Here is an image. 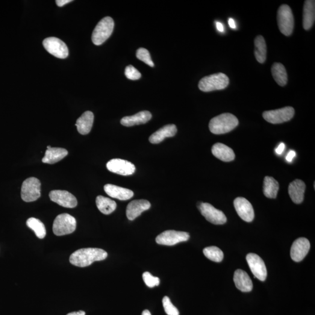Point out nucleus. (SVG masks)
I'll return each instance as SVG.
<instances>
[{
	"label": "nucleus",
	"instance_id": "obj_1",
	"mask_svg": "<svg viewBox=\"0 0 315 315\" xmlns=\"http://www.w3.org/2000/svg\"><path fill=\"white\" fill-rule=\"evenodd\" d=\"M108 257L107 252L99 248H84L78 250L70 257V262L74 266L85 267L94 261L105 260Z\"/></svg>",
	"mask_w": 315,
	"mask_h": 315
},
{
	"label": "nucleus",
	"instance_id": "obj_2",
	"mask_svg": "<svg viewBox=\"0 0 315 315\" xmlns=\"http://www.w3.org/2000/svg\"><path fill=\"white\" fill-rule=\"evenodd\" d=\"M239 121L236 116L231 113H223L214 117L209 123V129L212 133L223 134L236 128Z\"/></svg>",
	"mask_w": 315,
	"mask_h": 315
},
{
	"label": "nucleus",
	"instance_id": "obj_3",
	"mask_svg": "<svg viewBox=\"0 0 315 315\" xmlns=\"http://www.w3.org/2000/svg\"><path fill=\"white\" fill-rule=\"evenodd\" d=\"M229 79L222 73L204 76L199 81V88L203 92L208 93L225 89L228 87Z\"/></svg>",
	"mask_w": 315,
	"mask_h": 315
},
{
	"label": "nucleus",
	"instance_id": "obj_4",
	"mask_svg": "<svg viewBox=\"0 0 315 315\" xmlns=\"http://www.w3.org/2000/svg\"><path fill=\"white\" fill-rule=\"evenodd\" d=\"M114 26V20L110 17H106L100 20L92 35L94 45L99 46L104 43L112 34Z\"/></svg>",
	"mask_w": 315,
	"mask_h": 315
},
{
	"label": "nucleus",
	"instance_id": "obj_5",
	"mask_svg": "<svg viewBox=\"0 0 315 315\" xmlns=\"http://www.w3.org/2000/svg\"><path fill=\"white\" fill-rule=\"evenodd\" d=\"M76 226L75 218L69 214H61L56 218L53 231L57 236H63L74 232Z\"/></svg>",
	"mask_w": 315,
	"mask_h": 315
},
{
	"label": "nucleus",
	"instance_id": "obj_6",
	"mask_svg": "<svg viewBox=\"0 0 315 315\" xmlns=\"http://www.w3.org/2000/svg\"><path fill=\"white\" fill-rule=\"evenodd\" d=\"M278 28L285 36L289 37L292 34L294 27V19L292 10L289 6L282 5L279 7L278 13Z\"/></svg>",
	"mask_w": 315,
	"mask_h": 315
},
{
	"label": "nucleus",
	"instance_id": "obj_7",
	"mask_svg": "<svg viewBox=\"0 0 315 315\" xmlns=\"http://www.w3.org/2000/svg\"><path fill=\"white\" fill-rule=\"evenodd\" d=\"M41 184L39 179L30 178L23 182L21 187V198L25 202L36 201L40 197Z\"/></svg>",
	"mask_w": 315,
	"mask_h": 315
},
{
	"label": "nucleus",
	"instance_id": "obj_8",
	"mask_svg": "<svg viewBox=\"0 0 315 315\" xmlns=\"http://www.w3.org/2000/svg\"><path fill=\"white\" fill-rule=\"evenodd\" d=\"M295 114L293 107H287L279 110L264 111L263 117L266 121L272 124H279L290 121Z\"/></svg>",
	"mask_w": 315,
	"mask_h": 315
},
{
	"label": "nucleus",
	"instance_id": "obj_9",
	"mask_svg": "<svg viewBox=\"0 0 315 315\" xmlns=\"http://www.w3.org/2000/svg\"><path fill=\"white\" fill-rule=\"evenodd\" d=\"M198 208L202 216H204L208 222L213 224H224L227 220L222 211L218 210L209 203H201L198 205Z\"/></svg>",
	"mask_w": 315,
	"mask_h": 315
},
{
	"label": "nucleus",
	"instance_id": "obj_10",
	"mask_svg": "<svg viewBox=\"0 0 315 315\" xmlns=\"http://www.w3.org/2000/svg\"><path fill=\"white\" fill-rule=\"evenodd\" d=\"M187 232L168 230L164 231L156 238V242L159 245L173 246L189 240Z\"/></svg>",
	"mask_w": 315,
	"mask_h": 315
},
{
	"label": "nucleus",
	"instance_id": "obj_11",
	"mask_svg": "<svg viewBox=\"0 0 315 315\" xmlns=\"http://www.w3.org/2000/svg\"><path fill=\"white\" fill-rule=\"evenodd\" d=\"M43 45L50 54L58 58H66L69 56V49L66 43L57 37L46 38L43 40Z\"/></svg>",
	"mask_w": 315,
	"mask_h": 315
},
{
	"label": "nucleus",
	"instance_id": "obj_12",
	"mask_svg": "<svg viewBox=\"0 0 315 315\" xmlns=\"http://www.w3.org/2000/svg\"><path fill=\"white\" fill-rule=\"evenodd\" d=\"M246 260L255 278L261 281H265L267 278V272L263 259L255 253H249L246 256Z\"/></svg>",
	"mask_w": 315,
	"mask_h": 315
},
{
	"label": "nucleus",
	"instance_id": "obj_13",
	"mask_svg": "<svg viewBox=\"0 0 315 315\" xmlns=\"http://www.w3.org/2000/svg\"><path fill=\"white\" fill-rule=\"evenodd\" d=\"M107 167L110 172L123 176L132 175L135 170L134 164L122 159H113L108 162Z\"/></svg>",
	"mask_w": 315,
	"mask_h": 315
},
{
	"label": "nucleus",
	"instance_id": "obj_14",
	"mask_svg": "<svg viewBox=\"0 0 315 315\" xmlns=\"http://www.w3.org/2000/svg\"><path fill=\"white\" fill-rule=\"evenodd\" d=\"M49 197L52 202L64 207L73 208L77 205L75 197L66 190H53L49 193Z\"/></svg>",
	"mask_w": 315,
	"mask_h": 315
},
{
	"label": "nucleus",
	"instance_id": "obj_15",
	"mask_svg": "<svg viewBox=\"0 0 315 315\" xmlns=\"http://www.w3.org/2000/svg\"><path fill=\"white\" fill-rule=\"evenodd\" d=\"M234 207L238 216L246 222H251L255 217L251 203L243 197H238L234 200Z\"/></svg>",
	"mask_w": 315,
	"mask_h": 315
},
{
	"label": "nucleus",
	"instance_id": "obj_16",
	"mask_svg": "<svg viewBox=\"0 0 315 315\" xmlns=\"http://www.w3.org/2000/svg\"><path fill=\"white\" fill-rule=\"evenodd\" d=\"M310 242L307 238H299L294 241L291 248V257L294 261L299 262L307 255L310 249Z\"/></svg>",
	"mask_w": 315,
	"mask_h": 315
},
{
	"label": "nucleus",
	"instance_id": "obj_17",
	"mask_svg": "<svg viewBox=\"0 0 315 315\" xmlns=\"http://www.w3.org/2000/svg\"><path fill=\"white\" fill-rule=\"evenodd\" d=\"M151 204L146 200H133L127 207V217L129 220H134L140 216L143 212L149 210Z\"/></svg>",
	"mask_w": 315,
	"mask_h": 315
},
{
	"label": "nucleus",
	"instance_id": "obj_18",
	"mask_svg": "<svg viewBox=\"0 0 315 315\" xmlns=\"http://www.w3.org/2000/svg\"><path fill=\"white\" fill-rule=\"evenodd\" d=\"M234 281L238 289L242 292H251L253 289L252 279L245 271L241 269L235 271Z\"/></svg>",
	"mask_w": 315,
	"mask_h": 315
},
{
	"label": "nucleus",
	"instance_id": "obj_19",
	"mask_svg": "<svg viewBox=\"0 0 315 315\" xmlns=\"http://www.w3.org/2000/svg\"><path fill=\"white\" fill-rule=\"evenodd\" d=\"M305 188L304 182L299 179H296L290 184L288 186V193L294 203L301 204L303 202Z\"/></svg>",
	"mask_w": 315,
	"mask_h": 315
},
{
	"label": "nucleus",
	"instance_id": "obj_20",
	"mask_svg": "<svg viewBox=\"0 0 315 315\" xmlns=\"http://www.w3.org/2000/svg\"><path fill=\"white\" fill-rule=\"evenodd\" d=\"M104 190L108 196L120 200H128L134 196L133 191L131 190L114 185H105Z\"/></svg>",
	"mask_w": 315,
	"mask_h": 315
},
{
	"label": "nucleus",
	"instance_id": "obj_21",
	"mask_svg": "<svg viewBox=\"0 0 315 315\" xmlns=\"http://www.w3.org/2000/svg\"><path fill=\"white\" fill-rule=\"evenodd\" d=\"M152 118V114L148 111H140L134 115L126 116L122 119L121 124L126 127L145 124Z\"/></svg>",
	"mask_w": 315,
	"mask_h": 315
},
{
	"label": "nucleus",
	"instance_id": "obj_22",
	"mask_svg": "<svg viewBox=\"0 0 315 315\" xmlns=\"http://www.w3.org/2000/svg\"><path fill=\"white\" fill-rule=\"evenodd\" d=\"M69 154L67 150L56 147H47L45 157L42 159V162L45 164H54L63 160Z\"/></svg>",
	"mask_w": 315,
	"mask_h": 315
},
{
	"label": "nucleus",
	"instance_id": "obj_23",
	"mask_svg": "<svg viewBox=\"0 0 315 315\" xmlns=\"http://www.w3.org/2000/svg\"><path fill=\"white\" fill-rule=\"evenodd\" d=\"M177 132V128L175 125H167L154 132L149 138V142L152 144H159L165 138L174 136Z\"/></svg>",
	"mask_w": 315,
	"mask_h": 315
},
{
	"label": "nucleus",
	"instance_id": "obj_24",
	"mask_svg": "<svg viewBox=\"0 0 315 315\" xmlns=\"http://www.w3.org/2000/svg\"><path fill=\"white\" fill-rule=\"evenodd\" d=\"M315 19V1L307 0L304 2L303 12V27L306 31L310 30Z\"/></svg>",
	"mask_w": 315,
	"mask_h": 315
},
{
	"label": "nucleus",
	"instance_id": "obj_25",
	"mask_svg": "<svg viewBox=\"0 0 315 315\" xmlns=\"http://www.w3.org/2000/svg\"><path fill=\"white\" fill-rule=\"evenodd\" d=\"M211 151L215 157L223 162L233 161L235 157L233 150L222 143L215 144Z\"/></svg>",
	"mask_w": 315,
	"mask_h": 315
},
{
	"label": "nucleus",
	"instance_id": "obj_26",
	"mask_svg": "<svg viewBox=\"0 0 315 315\" xmlns=\"http://www.w3.org/2000/svg\"><path fill=\"white\" fill-rule=\"evenodd\" d=\"M94 119L93 113L92 111H85L76 120L75 126L77 128V130L82 135H86L90 133L92 129Z\"/></svg>",
	"mask_w": 315,
	"mask_h": 315
},
{
	"label": "nucleus",
	"instance_id": "obj_27",
	"mask_svg": "<svg viewBox=\"0 0 315 315\" xmlns=\"http://www.w3.org/2000/svg\"><path fill=\"white\" fill-rule=\"evenodd\" d=\"M96 204L99 210L105 215L112 213L117 207L115 202L102 196H98L96 197Z\"/></svg>",
	"mask_w": 315,
	"mask_h": 315
},
{
	"label": "nucleus",
	"instance_id": "obj_28",
	"mask_svg": "<svg viewBox=\"0 0 315 315\" xmlns=\"http://www.w3.org/2000/svg\"><path fill=\"white\" fill-rule=\"evenodd\" d=\"M272 73L274 79L281 87L285 86L288 81L286 70L281 63H274L272 67Z\"/></svg>",
	"mask_w": 315,
	"mask_h": 315
},
{
	"label": "nucleus",
	"instance_id": "obj_29",
	"mask_svg": "<svg viewBox=\"0 0 315 315\" xmlns=\"http://www.w3.org/2000/svg\"><path fill=\"white\" fill-rule=\"evenodd\" d=\"M279 190V184L275 179L266 176L264 179L263 193L264 196L270 199L276 198Z\"/></svg>",
	"mask_w": 315,
	"mask_h": 315
},
{
	"label": "nucleus",
	"instance_id": "obj_30",
	"mask_svg": "<svg viewBox=\"0 0 315 315\" xmlns=\"http://www.w3.org/2000/svg\"><path fill=\"white\" fill-rule=\"evenodd\" d=\"M267 46L264 37L258 36L255 39V56L256 60L264 63L266 60Z\"/></svg>",
	"mask_w": 315,
	"mask_h": 315
},
{
	"label": "nucleus",
	"instance_id": "obj_31",
	"mask_svg": "<svg viewBox=\"0 0 315 315\" xmlns=\"http://www.w3.org/2000/svg\"><path fill=\"white\" fill-rule=\"evenodd\" d=\"M26 225L34 231L37 238L43 239L45 237L46 235L45 226L39 220L34 217L30 218L26 222Z\"/></svg>",
	"mask_w": 315,
	"mask_h": 315
},
{
	"label": "nucleus",
	"instance_id": "obj_32",
	"mask_svg": "<svg viewBox=\"0 0 315 315\" xmlns=\"http://www.w3.org/2000/svg\"><path fill=\"white\" fill-rule=\"evenodd\" d=\"M203 253L206 258L215 262H221L223 260V253L222 250L217 246L207 247L203 250Z\"/></svg>",
	"mask_w": 315,
	"mask_h": 315
},
{
	"label": "nucleus",
	"instance_id": "obj_33",
	"mask_svg": "<svg viewBox=\"0 0 315 315\" xmlns=\"http://www.w3.org/2000/svg\"><path fill=\"white\" fill-rule=\"evenodd\" d=\"M136 57L138 59L143 61L149 66L153 67L154 66V64L151 59V56H150L149 52L148 50L145 48H139L137 50L136 52Z\"/></svg>",
	"mask_w": 315,
	"mask_h": 315
},
{
	"label": "nucleus",
	"instance_id": "obj_34",
	"mask_svg": "<svg viewBox=\"0 0 315 315\" xmlns=\"http://www.w3.org/2000/svg\"><path fill=\"white\" fill-rule=\"evenodd\" d=\"M163 304L165 312L167 315H179L178 309L173 305L168 296L164 297Z\"/></svg>",
	"mask_w": 315,
	"mask_h": 315
},
{
	"label": "nucleus",
	"instance_id": "obj_35",
	"mask_svg": "<svg viewBox=\"0 0 315 315\" xmlns=\"http://www.w3.org/2000/svg\"><path fill=\"white\" fill-rule=\"evenodd\" d=\"M143 278L144 282L149 288H153L155 286H158L160 284V280L158 278L153 276L151 273L149 272H145L143 273Z\"/></svg>",
	"mask_w": 315,
	"mask_h": 315
},
{
	"label": "nucleus",
	"instance_id": "obj_36",
	"mask_svg": "<svg viewBox=\"0 0 315 315\" xmlns=\"http://www.w3.org/2000/svg\"><path fill=\"white\" fill-rule=\"evenodd\" d=\"M125 75L126 77L131 80H137L141 78V74L135 68L131 65L127 66L125 69Z\"/></svg>",
	"mask_w": 315,
	"mask_h": 315
},
{
	"label": "nucleus",
	"instance_id": "obj_37",
	"mask_svg": "<svg viewBox=\"0 0 315 315\" xmlns=\"http://www.w3.org/2000/svg\"><path fill=\"white\" fill-rule=\"evenodd\" d=\"M296 152L291 150V151L288 152V154L286 156V160L289 163L292 162L293 158L296 157Z\"/></svg>",
	"mask_w": 315,
	"mask_h": 315
},
{
	"label": "nucleus",
	"instance_id": "obj_38",
	"mask_svg": "<svg viewBox=\"0 0 315 315\" xmlns=\"http://www.w3.org/2000/svg\"><path fill=\"white\" fill-rule=\"evenodd\" d=\"M285 144L284 143H281L279 144V145L278 146V148H276V152L277 154L278 155H280L282 154V152H283L284 150L285 149Z\"/></svg>",
	"mask_w": 315,
	"mask_h": 315
},
{
	"label": "nucleus",
	"instance_id": "obj_39",
	"mask_svg": "<svg viewBox=\"0 0 315 315\" xmlns=\"http://www.w3.org/2000/svg\"><path fill=\"white\" fill-rule=\"evenodd\" d=\"M56 2V4L58 7H61L64 5L68 4V3L72 2V0H57Z\"/></svg>",
	"mask_w": 315,
	"mask_h": 315
},
{
	"label": "nucleus",
	"instance_id": "obj_40",
	"mask_svg": "<svg viewBox=\"0 0 315 315\" xmlns=\"http://www.w3.org/2000/svg\"><path fill=\"white\" fill-rule=\"evenodd\" d=\"M216 27L219 32H222L224 30L223 25L220 22H216Z\"/></svg>",
	"mask_w": 315,
	"mask_h": 315
},
{
	"label": "nucleus",
	"instance_id": "obj_41",
	"mask_svg": "<svg viewBox=\"0 0 315 315\" xmlns=\"http://www.w3.org/2000/svg\"><path fill=\"white\" fill-rule=\"evenodd\" d=\"M228 24L229 26L232 29L236 28V25H235V20L232 19H228Z\"/></svg>",
	"mask_w": 315,
	"mask_h": 315
},
{
	"label": "nucleus",
	"instance_id": "obj_42",
	"mask_svg": "<svg viewBox=\"0 0 315 315\" xmlns=\"http://www.w3.org/2000/svg\"><path fill=\"white\" fill-rule=\"evenodd\" d=\"M67 315H85L84 311H79L78 312H74V313H70Z\"/></svg>",
	"mask_w": 315,
	"mask_h": 315
},
{
	"label": "nucleus",
	"instance_id": "obj_43",
	"mask_svg": "<svg viewBox=\"0 0 315 315\" xmlns=\"http://www.w3.org/2000/svg\"><path fill=\"white\" fill-rule=\"evenodd\" d=\"M142 315H151L148 310H145L143 312Z\"/></svg>",
	"mask_w": 315,
	"mask_h": 315
}]
</instances>
